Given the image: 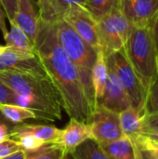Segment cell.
<instances>
[{
  "label": "cell",
  "mask_w": 158,
  "mask_h": 159,
  "mask_svg": "<svg viewBox=\"0 0 158 159\" xmlns=\"http://www.w3.org/2000/svg\"><path fill=\"white\" fill-rule=\"evenodd\" d=\"M34 50L48 78L58 90L62 109L70 119L89 124L93 109L76 67L60 45L55 22L39 20Z\"/></svg>",
  "instance_id": "cell-1"
},
{
  "label": "cell",
  "mask_w": 158,
  "mask_h": 159,
  "mask_svg": "<svg viewBox=\"0 0 158 159\" xmlns=\"http://www.w3.org/2000/svg\"><path fill=\"white\" fill-rule=\"evenodd\" d=\"M0 81L18 96V105L33 110L37 118L61 120L62 103L48 77L11 71H0Z\"/></svg>",
  "instance_id": "cell-2"
},
{
  "label": "cell",
  "mask_w": 158,
  "mask_h": 159,
  "mask_svg": "<svg viewBox=\"0 0 158 159\" xmlns=\"http://www.w3.org/2000/svg\"><path fill=\"white\" fill-rule=\"evenodd\" d=\"M55 25L60 45L76 67L87 98L94 112L96 108V100L92 85V69L97 59L98 51L81 38L62 19H59L55 22Z\"/></svg>",
  "instance_id": "cell-3"
},
{
  "label": "cell",
  "mask_w": 158,
  "mask_h": 159,
  "mask_svg": "<svg viewBox=\"0 0 158 159\" xmlns=\"http://www.w3.org/2000/svg\"><path fill=\"white\" fill-rule=\"evenodd\" d=\"M124 53L148 90L157 78V56L153 28L133 27L125 46Z\"/></svg>",
  "instance_id": "cell-4"
},
{
  "label": "cell",
  "mask_w": 158,
  "mask_h": 159,
  "mask_svg": "<svg viewBox=\"0 0 158 159\" xmlns=\"http://www.w3.org/2000/svg\"><path fill=\"white\" fill-rule=\"evenodd\" d=\"M106 63L116 75L129 99L131 107L145 115L144 106L147 90L126 57L124 50L121 49L106 56Z\"/></svg>",
  "instance_id": "cell-5"
},
{
  "label": "cell",
  "mask_w": 158,
  "mask_h": 159,
  "mask_svg": "<svg viewBox=\"0 0 158 159\" xmlns=\"http://www.w3.org/2000/svg\"><path fill=\"white\" fill-rule=\"evenodd\" d=\"M98 29L101 50L106 57L124 48L133 25L123 15L121 9H116L98 21Z\"/></svg>",
  "instance_id": "cell-6"
},
{
  "label": "cell",
  "mask_w": 158,
  "mask_h": 159,
  "mask_svg": "<svg viewBox=\"0 0 158 159\" xmlns=\"http://www.w3.org/2000/svg\"><path fill=\"white\" fill-rule=\"evenodd\" d=\"M61 19L65 20L89 46L97 51L101 50L98 22L83 6L77 4L70 6Z\"/></svg>",
  "instance_id": "cell-7"
},
{
  "label": "cell",
  "mask_w": 158,
  "mask_h": 159,
  "mask_svg": "<svg viewBox=\"0 0 158 159\" xmlns=\"http://www.w3.org/2000/svg\"><path fill=\"white\" fill-rule=\"evenodd\" d=\"M89 129L91 138L99 143H106L124 136L119 114L97 105L91 115Z\"/></svg>",
  "instance_id": "cell-8"
},
{
  "label": "cell",
  "mask_w": 158,
  "mask_h": 159,
  "mask_svg": "<svg viewBox=\"0 0 158 159\" xmlns=\"http://www.w3.org/2000/svg\"><path fill=\"white\" fill-rule=\"evenodd\" d=\"M0 71H11L48 77L35 52L8 48L0 54Z\"/></svg>",
  "instance_id": "cell-9"
},
{
  "label": "cell",
  "mask_w": 158,
  "mask_h": 159,
  "mask_svg": "<svg viewBox=\"0 0 158 159\" xmlns=\"http://www.w3.org/2000/svg\"><path fill=\"white\" fill-rule=\"evenodd\" d=\"M120 9L137 28H153L158 17V0H121Z\"/></svg>",
  "instance_id": "cell-10"
},
{
  "label": "cell",
  "mask_w": 158,
  "mask_h": 159,
  "mask_svg": "<svg viewBox=\"0 0 158 159\" xmlns=\"http://www.w3.org/2000/svg\"><path fill=\"white\" fill-rule=\"evenodd\" d=\"M107 68L108 78L106 86L102 97L97 102V105L102 106L116 114H120L121 112L131 107V104L116 75L110 66L107 65Z\"/></svg>",
  "instance_id": "cell-11"
},
{
  "label": "cell",
  "mask_w": 158,
  "mask_h": 159,
  "mask_svg": "<svg viewBox=\"0 0 158 159\" xmlns=\"http://www.w3.org/2000/svg\"><path fill=\"white\" fill-rule=\"evenodd\" d=\"M91 138L89 125L70 119L67 126L61 129L60 135L54 144L62 148L66 153H72L83 142Z\"/></svg>",
  "instance_id": "cell-12"
},
{
  "label": "cell",
  "mask_w": 158,
  "mask_h": 159,
  "mask_svg": "<svg viewBox=\"0 0 158 159\" xmlns=\"http://www.w3.org/2000/svg\"><path fill=\"white\" fill-rule=\"evenodd\" d=\"M39 14L36 12L33 0H19L17 12L14 20L21 31L34 45V41L38 32Z\"/></svg>",
  "instance_id": "cell-13"
},
{
  "label": "cell",
  "mask_w": 158,
  "mask_h": 159,
  "mask_svg": "<svg viewBox=\"0 0 158 159\" xmlns=\"http://www.w3.org/2000/svg\"><path fill=\"white\" fill-rule=\"evenodd\" d=\"M61 129L54 126L49 125H32V124H23L20 126H14L11 129L9 137L15 139L22 134L32 135L39 140H42L46 143H55Z\"/></svg>",
  "instance_id": "cell-14"
},
{
  "label": "cell",
  "mask_w": 158,
  "mask_h": 159,
  "mask_svg": "<svg viewBox=\"0 0 158 159\" xmlns=\"http://www.w3.org/2000/svg\"><path fill=\"white\" fill-rule=\"evenodd\" d=\"M144 117L145 115L132 107L121 112L119 119L123 134L131 141L141 135L144 130Z\"/></svg>",
  "instance_id": "cell-15"
},
{
  "label": "cell",
  "mask_w": 158,
  "mask_h": 159,
  "mask_svg": "<svg viewBox=\"0 0 158 159\" xmlns=\"http://www.w3.org/2000/svg\"><path fill=\"white\" fill-rule=\"evenodd\" d=\"M112 159H137L134 143L127 136L106 143H100Z\"/></svg>",
  "instance_id": "cell-16"
},
{
  "label": "cell",
  "mask_w": 158,
  "mask_h": 159,
  "mask_svg": "<svg viewBox=\"0 0 158 159\" xmlns=\"http://www.w3.org/2000/svg\"><path fill=\"white\" fill-rule=\"evenodd\" d=\"M108 78V68L106 63V57L102 50L98 51L97 59L92 69V85L94 89L96 105L97 102L101 100L103 95L104 89Z\"/></svg>",
  "instance_id": "cell-17"
},
{
  "label": "cell",
  "mask_w": 158,
  "mask_h": 159,
  "mask_svg": "<svg viewBox=\"0 0 158 159\" xmlns=\"http://www.w3.org/2000/svg\"><path fill=\"white\" fill-rule=\"evenodd\" d=\"M9 24L10 30L7 32V35L4 36L6 46L19 50L35 52L34 45L28 38V36L21 31V29L15 22H9Z\"/></svg>",
  "instance_id": "cell-18"
},
{
  "label": "cell",
  "mask_w": 158,
  "mask_h": 159,
  "mask_svg": "<svg viewBox=\"0 0 158 159\" xmlns=\"http://www.w3.org/2000/svg\"><path fill=\"white\" fill-rule=\"evenodd\" d=\"M70 154L74 159H112L102 145L92 138L83 142Z\"/></svg>",
  "instance_id": "cell-19"
},
{
  "label": "cell",
  "mask_w": 158,
  "mask_h": 159,
  "mask_svg": "<svg viewBox=\"0 0 158 159\" xmlns=\"http://www.w3.org/2000/svg\"><path fill=\"white\" fill-rule=\"evenodd\" d=\"M121 0H86L84 7L98 22L116 9H120Z\"/></svg>",
  "instance_id": "cell-20"
},
{
  "label": "cell",
  "mask_w": 158,
  "mask_h": 159,
  "mask_svg": "<svg viewBox=\"0 0 158 159\" xmlns=\"http://www.w3.org/2000/svg\"><path fill=\"white\" fill-rule=\"evenodd\" d=\"M0 114L11 124H20L28 119H37V116L33 110L17 104H0Z\"/></svg>",
  "instance_id": "cell-21"
},
{
  "label": "cell",
  "mask_w": 158,
  "mask_h": 159,
  "mask_svg": "<svg viewBox=\"0 0 158 159\" xmlns=\"http://www.w3.org/2000/svg\"><path fill=\"white\" fill-rule=\"evenodd\" d=\"M37 5L40 20L47 22H56L61 19L56 0H38Z\"/></svg>",
  "instance_id": "cell-22"
},
{
  "label": "cell",
  "mask_w": 158,
  "mask_h": 159,
  "mask_svg": "<svg viewBox=\"0 0 158 159\" xmlns=\"http://www.w3.org/2000/svg\"><path fill=\"white\" fill-rule=\"evenodd\" d=\"M30 153V159H65L68 154L54 143H47L38 151Z\"/></svg>",
  "instance_id": "cell-23"
},
{
  "label": "cell",
  "mask_w": 158,
  "mask_h": 159,
  "mask_svg": "<svg viewBox=\"0 0 158 159\" xmlns=\"http://www.w3.org/2000/svg\"><path fill=\"white\" fill-rule=\"evenodd\" d=\"M144 111L145 116L158 114V77L152 83L147 90Z\"/></svg>",
  "instance_id": "cell-24"
},
{
  "label": "cell",
  "mask_w": 158,
  "mask_h": 159,
  "mask_svg": "<svg viewBox=\"0 0 158 159\" xmlns=\"http://www.w3.org/2000/svg\"><path fill=\"white\" fill-rule=\"evenodd\" d=\"M14 140H17L23 150L27 151V152H35L38 151L40 148H42L44 145H46L47 143L45 142H43L42 140H39L32 135L29 134H22L18 136L17 138H15Z\"/></svg>",
  "instance_id": "cell-25"
},
{
  "label": "cell",
  "mask_w": 158,
  "mask_h": 159,
  "mask_svg": "<svg viewBox=\"0 0 158 159\" xmlns=\"http://www.w3.org/2000/svg\"><path fill=\"white\" fill-rule=\"evenodd\" d=\"M20 150H23L20 143L17 140L8 138L0 143V158L6 157Z\"/></svg>",
  "instance_id": "cell-26"
},
{
  "label": "cell",
  "mask_w": 158,
  "mask_h": 159,
  "mask_svg": "<svg viewBox=\"0 0 158 159\" xmlns=\"http://www.w3.org/2000/svg\"><path fill=\"white\" fill-rule=\"evenodd\" d=\"M0 104H17L18 96L0 81Z\"/></svg>",
  "instance_id": "cell-27"
},
{
  "label": "cell",
  "mask_w": 158,
  "mask_h": 159,
  "mask_svg": "<svg viewBox=\"0 0 158 159\" xmlns=\"http://www.w3.org/2000/svg\"><path fill=\"white\" fill-rule=\"evenodd\" d=\"M0 1L6 12L7 18L8 19V21L12 22L14 20L15 14L17 12L19 0H0Z\"/></svg>",
  "instance_id": "cell-28"
},
{
  "label": "cell",
  "mask_w": 158,
  "mask_h": 159,
  "mask_svg": "<svg viewBox=\"0 0 158 159\" xmlns=\"http://www.w3.org/2000/svg\"><path fill=\"white\" fill-rule=\"evenodd\" d=\"M144 131L158 132V114L145 116L144 117Z\"/></svg>",
  "instance_id": "cell-29"
},
{
  "label": "cell",
  "mask_w": 158,
  "mask_h": 159,
  "mask_svg": "<svg viewBox=\"0 0 158 159\" xmlns=\"http://www.w3.org/2000/svg\"><path fill=\"white\" fill-rule=\"evenodd\" d=\"M85 2H86V0H56L57 7H58V12H59L60 18H61V16L64 13V11L70 6L74 5V4L84 6Z\"/></svg>",
  "instance_id": "cell-30"
},
{
  "label": "cell",
  "mask_w": 158,
  "mask_h": 159,
  "mask_svg": "<svg viewBox=\"0 0 158 159\" xmlns=\"http://www.w3.org/2000/svg\"><path fill=\"white\" fill-rule=\"evenodd\" d=\"M135 144V143H134ZM136 147V154H137V159H158L155 155H153L151 152L140 147L139 145L135 144Z\"/></svg>",
  "instance_id": "cell-31"
},
{
  "label": "cell",
  "mask_w": 158,
  "mask_h": 159,
  "mask_svg": "<svg viewBox=\"0 0 158 159\" xmlns=\"http://www.w3.org/2000/svg\"><path fill=\"white\" fill-rule=\"evenodd\" d=\"M9 122H3V123H0V143L10 138L9 137V134H10V131H11V129L13 127H10Z\"/></svg>",
  "instance_id": "cell-32"
},
{
  "label": "cell",
  "mask_w": 158,
  "mask_h": 159,
  "mask_svg": "<svg viewBox=\"0 0 158 159\" xmlns=\"http://www.w3.org/2000/svg\"><path fill=\"white\" fill-rule=\"evenodd\" d=\"M6 18H7V15H6V12H5L3 6L1 4V1H0V30L3 34V36H6L8 32L7 25H6Z\"/></svg>",
  "instance_id": "cell-33"
},
{
  "label": "cell",
  "mask_w": 158,
  "mask_h": 159,
  "mask_svg": "<svg viewBox=\"0 0 158 159\" xmlns=\"http://www.w3.org/2000/svg\"><path fill=\"white\" fill-rule=\"evenodd\" d=\"M31 157V153L27 152L25 150H20L19 152H16L12 155H9L6 157L0 159H30Z\"/></svg>",
  "instance_id": "cell-34"
},
{
  "label": "cell",
  "mask_w": 158,
  "mask_h": 159,
  "mask_svg": "<svg viewBox=\"0 0 158 159\" xmlns=\"http://www.w3.org/2000/svg\"><path fill=\"white\" fill-rule=\"evenodd\" d=\"M153 35H154L156 50L158 52V17L156 18V21L154 23V26H153Z\"/></svg>",
  "instance_id": "cell-35"
},
{
  "label": "cell",
  "mask_w": 158,
  "mask_h": 159,
  "mask_svg": "<svg viewBox=\"0 0 158 159\" xmlns=\"http://www.w3.org/2000/svg\"><path fill=\"white\" fill-rule=\"evenodd\" d=\"M142 134H143L144 136H146L147 138H149V139H151V140H153V141L158 143V132H154V131H144V132H142Z\"/></svg>",
  "instance_id": "cell-36"
},
{
  "label": "cell",
  "mask_w": 158,
  "mask_h": 159,
  "mask_svg": "<svg viewBox=\"0 0 158 159\" xmlns=\"http://www.w3.org/2000/svg\"><path fill=\"white\" fill-rule=\"evenodd\" d=\"M7 47L5 45V46H2V45H0V54H2L4 51H6L7 50Z\"/></svg>",
  "instance_id": "cell-37"
},
{
  "label": "cell",
  "mask_w": 158,
  "mask_h": 159,
  "mask_svg": "<svg viewBox=\"0 0 158 159\" xmlns=\"http://www.w3.org/2000/svg\"><path fill=\"white\" fill-rule=\"evenodd\" d=\"M3 122H8V121H7V120L3 117V116L0 114V123H3Z\"/></svg>",
  "instance_id": "cell-38"
},
{
  "label": "cell",
  "mask_w": 158,
  "mask_h": 159,
  "mask_svg": "<svg viewBox=\"0 0 158 159\" xmlns=\"http://www.w3.org/2000/svg\"><path fill=\"white\" fill-rule=\"evenodd\" d=\"M65 159H74V157H72V155H71V154H67V156H66Z\"/></svg>",
  "instance_id": "cell-39"
},
{
  "label": "cell",
  "mask_w": 158,
  "mask_h": 159,
  "mask_svg": "<svg viewBox=\"0 0 158 159\" xmlns=\"http://www.w3.org/2000/svg\"><path fill=\"white\" fill-rule=\"evenodd\" d=\"M157 77H158V56H157Z\"/></svg>",
  "instance_id": "cell-40"
},
{
  "label": "cell",
  "mask_w": 158,
  "mask_h": 159,
  "mask_svg": "<svg viewBox=\"0 0 158 159\" xmlns=\"http://www.w3.org/2000/svg\"><path fill=\"white\" fill-rule=\"evenodd\" d=\"M157 157V158H158V157Z\"/></svg>",
  "instance_id": "cell-41"
}]
</instances>
